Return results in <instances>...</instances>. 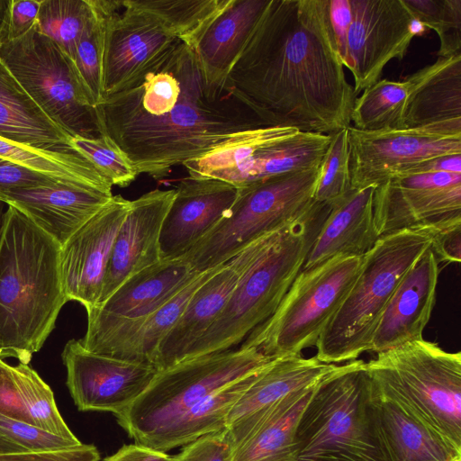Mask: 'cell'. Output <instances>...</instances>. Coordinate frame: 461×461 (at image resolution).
<instances>
[{
	"mask_svg": "<svg viewBox=\"0 0 461 461\" xmlns=\"http://www.w3.org/2000/svg\"><path fill=\"white\" fill-rule=\"evenodd\" d=\"M0 137L44 149H70L72 139L41 110L1 61Z\"/></svg>",
	"mask_w": 461,
	"mask_h": 461,
	"instance_id": "cell-31",
	"label": "cell"
},
{
	"mask_svg": "<svg viewBox=\"0 0 461 461\" xmlns=\"http://www.w3.org/2000/svg\"><path fill=\"white\" fill-rule=\"evenodd\" d=\"M175 190L160 231L161 260L187 252L228 214L239 195L238 187L214 178L188 176Z\"/></svg>",
	"mask_w": 461,
	"mask_h": 461,
	"instance_id": "cell-19",
	"label": "cell"
},
{
	"mask_svg": "<svg viewBox=\"0 0 461 461\" xmlns=\"http://www.w3.org/2000/svg\"><path fill=\"white\" fill-rule=\"evenodd\" d=\"M198 274L180 258L160 260L129 277L105 301L86 312L115 321H140L173 298Z\"/></svg>",
	"mask_w": 461,
	"mask_h": 461,
	"instance_id": "cell-25",
	"label": "cell"
},
{
	"mask_svg": "<svg viewBox=\"0 0 461 461\" xmlns=\"http://www.w3.org/2000/svg\"><path fill=\"white\" fill-rule=\"evenodd\" d=\"M228 79L269 127L330 135L351 123L357 95L325 0H269Z\"/></svg>",
	"mask_w": 461,
	"mask_h": 461,
	"instance_id": "cell-2",
	"label": "cell"
},
{
	"mask_svg": "<svg viewBox=\"0 0 461 461\" xmlns=\"http://www.w3.org/2000/svg\"><path fill=\"white\" fill-rule=\"evenodd\" d=\"M272 359L254 348L240 347L184 360L158 371L146 390L115 417L136 444L149 447L209 394Z\"/></svg>",
	"mask_w": 461,
	"mask_h": 461,
	"instance_id": "cell-8",
	"label": "cell"
},
{
	"mask_svg": "<svg viewBox=\"0 0 461 461\" xmlns=\"http://www.w3.org/2000/svg\"><path fill=\"white\" fill-rule=\"evenodd\" d=\"M330 134L292 127L252 130L210 153L186 161L189 176L214 178L238 188L280 175L319 167Z\"/></svg>",
	"mask_w": 461,
	"mask_h": 461,
	"instance_id": "cell-12",
	"label": "cell"
},
{
	"mask_svg": "<svg viewBox=\"0 0 461 461\" xmlns=\"http://www.w3.org/2000/svg\"><path fill=\"white\" fill-rule=\"evenodd\" d=\"M41 3V0H13L8 41L22 38L34 28Z\"/></svg>",
	"mask_w": 461,
	"mask_h": 461,
	"instance_id": "cell-47",
	"label": "cell"
},
{
	"mask_svg": "<svg viewBox=\"0 0 461 461\" xmlns=\"http://www.w3.org/2000/svg\"><path fill=\"white\" fill-rule=\"evenodd\" d=\"M348 128L330 134V142L319 167L314 193L318 203L333 204L351 189Z\"/></svg>",
	"mask_w": 461,
	"mask_h": 461,
	"instance_id": "cell-40",
	"label": "cell"
},
{
	"mask_svg": "<svg viewBox=\"0 0 461 461\" xmlns=\"http://www.w3.org/2000/svg\"><path fill=\"white\" fill-rule=\"evenodd\" d=\"M1 359V358H0Z\"/></svg>",
	"mask_w": 461,
	"mask_h": 461,
	"instance_id": "cell-52",
	"label": "cell"
},
{
	"mask_svg": "<svg viewBox=\"0 0 461 461\" xmlns=\"http://www.w3.org/2000/svg\"><path fill=\"white\" fill-rule=\"evenodd\" d=\"M317 383L281 399L261 426L235 449L231 461H296L297 423Z\"/></svg>",
	"mask_w": 461,
	"mask_h": 461,
	"instance_id": "cell-32",
	"label": "cell"
},
{
	"mask_svg": "<svg viewBox=\"0 0 461 461\" xmlns=\"http://www.w3.org/2000/svg\"><path fill=\"white\" fill-rule=\"evenodd\" d=\"M0 61L41 110L72 138L103 136L72 59L35 28L0 46Z\"/></svg>",
	"mask_w": 461,
	"mask_h": 461,
	"instance_id": "cell-11",
	"label": "cell"
},
{
	"mask_svg": "<svg viewBox=\"0 0 461 461\" xmlns=\"http://www.w3.org/2000/svg\"><path fill=\"white\" fill-rule=\"evenodd\" d=\"M269 0H228L191 47L212 81H225Z\"/></svg>",
	"mask_w": 461,
	"mask_h": 461,
	"instance_id": "cell-27",
	"label": "cell"
},
{
	"mask_svg": "<svg viewBox=\"0 0 461 461\" xmlns=\"http://www.w3.org/2000/svg\"><path fill=\"white\" fill-rule=\"evenodd\" d=\"M228 0H130L157 19L169 32L191 46Z\"/></svg>",
	"mask_w": 461,
	"mask_h": 461,
	"instance_id": "cell-36",
	"label": "cell"
},
{
	"mask_svg": "<svg viewBox=\"0 0 461 461\" xmlns=\"http://www.w3.org/2000/svg\"><path fill=\"white\" fill-rule=\"evenodd\" d=\"M130 204V200L113 195L60 247L66 298L78 302L86 312L99 303L113 246Z\"/></svg>",
	"mask_w": 461,
	"mask_h": 461,
	"instance_id": "cell-18",
	"label": "cell"
},
{
	"mask_svg": "<svg viewBox=\"0 0 461 461\" xmlns=\"http://www.w3.org/2000/svg\"><path fill=\"white\" fill-rule=\"evenodd\" d=\"M422 26L435 31L439 39L438 58L461 52V0H402Z\"/></svg>",
	"mask_w": 461,
	"mask_h": 461,
	"instance_id": "cell-38",
	"label": "cell"
},
{
	"mask_svg": "<svg viewBox=\"0 0 461 461\" xmlns=\"http://www.w3.org/2000/svg\"><path fill=\"white\" fill-rule=\"evenodd\" d=\"M70 146L89 160L113 185L126 187L138 176L127 157L104 135L97 139L72 138Z\"/></svg>",
	"mask_w": 461,
	"mask_h": 461,
	"instance_id": "cell-42",
	"label": "cell"
},
{
	"mask_svg": "<svg viewBox=\"0 0 461 461\" xmlns=\"http://www.w3.org/2000/svg\"><path fill=\"white\" fill-rule=\"evenodd\" d=\"M408 81L380 79L357 97L351 113V125L359 131L404 129Z\"/></svg>",
	"mask_w": 461,
	"mask_h": 461,
	"instance_id": "cell-35",
	"label": "cell"
},
{
	"mask_svg": "<svg viewBox=\"0 0 461 461\" xmlns=\"http://www.w3.org/2000/svg\"><path fill=\"white\" fill-rule=\"evenodd\" d=\"M89 2L104 25L103 99L118 92L180 41L130 0Z\"/></svg>",
	"mask_w": 461,
	"mask_h": 461,
	"instance_id": "cell-15",
	"label": "cell"
},
{
	"mask_svg": "<svg viewBox=\"0 0 461 461\" xmlns=\"http://www.w3.org/2000/svg\"><path fill=\"white\" fill-rule=\"evenodd\" d=\"M367 417L384 461H461L457 453L393 403L371 382Z\"/></svg>",
	"mask_w": 461,
	"mask_h": 461,
	"instance_id": "cell-28",
	"label": "cell"
},
{
	"mask_svg": "<svg viewBox=\"0 0 461 461\" xmlns=\"http://www.w3.org/2000/svg\"><path fill=\"white\" fill-rule=\"evenodd\" d=\"M377 234L461 220V184L447 187H405L386 181L375 187Z\"/></svg>",
	"mask_w": 461,
	"mask_h": 461,
	"instance_id": "cell-24",
	"label": "cell"
},
{
	"mask_svg": "<svg viewBox=\"0 0 461 461\" xmlns=\"http://www.w3.org/2000/svg\"><path fill=\"white\" fill-rule=\"evenodd\" d=\"M363 256H335L302 270L274 313L252 330L241 347L270 358L297 356L315 347L349 293Z\"/></svg>",
	"mask_w": 461,
	"mask_h": 461,
	"instance_id": "cell-10",
	"label": "cell"
},
{
	"mask_svg": "<svg viewBox=\"0 0 461 461\" xmlns=\"http://www.w3.org/2000/svg\"><path fill=\"white\" fill-rule=\"evenodd\" d=\"M59 182L65 181L0 158V194L12 189L38 187Z\"/></svg>",
	"mask_w": 461,
	"mask_h": 461,
	"instance_id": "cell-44",
	"label": "cell"
},
{
	"mask_svg": "<svg viewBox=\"0 0 461 461\" xmlns=\"http://www.w3.org/2000/svg\"><path fill=\"white\" fill-rule=\"evenodd\" d=\"M66 384L79 411H124L158 373L149 363L128 361L86 349L79 339L68 340L61 353Z\"/></svg>",
	"mask_w": 461,
	"mask_h": 461,
	"instance_id": "cell-16",
	"label": "cell"
},
{
	"mask_svg": "<svg viewBox=\"0 0 461 461\" xmlns=\"http://www.w3.org/2000/svg\"><path fill=\"white\" fill-rule=\"evenodd\" d=\"M330 210L329 204L315 201L284 229L276 242L241 275L216 321L183 361L230 350L274 313L302 271Z\"/></svg>",
	"mask_w": 461,
	"mask_h": 461,
	"instance_id": "cell-6",
	"label": "cell"
},
{
	"mask_svg": "<svg viewBox=\"0 0 461 461\" xmlns=\"http://www.w3.org/2000/svg\"><path fill=\"white\" fill-rule=\"evenodd\" d=\"M92 14L88 0H41L34 28L55 42L72 61Z\"/></svg>",
	"mask_w": 461,
	"mask_h": 461,
	"instance_id": "cell-37",
	"label": "cell"
},
{
	"mask_svg": "<svg viewBox=\"0 0 461 461\" xmlns=\"http://www.w3.org/2000/svg\"><path fill=\"white\" fill-rule=\"evenodd\" d=\"M443 225L403 229L377 240L363 256L349 293L315 346L319 361L349 362L371 351L374 333L394 291Z\"/></svg>",
	"mask_w": 461,
	"mask_h": 461,
	"instance_id": "cell-5",
	"label": "cell"
},
{
	"mask_svg": "<svg viewBox=\"0 0 461 461\" xmlns=\"http://www.w3.org/2000/svg\"><path fill=\"white\" fill-rule=\"evenodd\" d=\"M68 439L36 426L0 415V455L56 452L78 447Z\"/></svg>",
	"mask_w": 461,
	"mask_h": 461,
	"instance_id": "cell-41",
	"label": "cell"
},
{
	"mask_svg": "<svg viewBox=\"0 0 461 461\" xmlns=\"http://www.w3.org/2000/svg\"><path fill=\"white\" fill-rule=\"evenodd\" d=\"M285 227L250 242L199 286L157 348L152 365L158 371L183 361L192 346L216 321L241 275L276 242Z\"/></svg>",
	"mask_w": 461,
	"mask_h": 461,
	"instance_id": "cell-17",
	"label": "cell"
},
{
	"mask_svg": "<svg viewBox=\"0 0 461 461\" xmlns=\"http://www.w3.org/2000/svg\"><path fill=\"white\" fill-rule=\"evenodd\" d=\"M0 415L68 439H77L57 407L51 388L29 364L0 359Z\"/></svg>",
	"mask_w": 461,
	"mask_h": 461,
	"instance_id": "cell-30",
	"label": "cell"
},
{
	"mask_svg": "<svg viewBox=\"0 0 461 461\" xmlns=\"http://www.w3.org/2000/svg\"><path fill=\"white\" fill-rule=\"evenodd\" d=\"M347 130L351 189L377 186L422 160L461 154V118L408 129Z\"/></svg>",
	"mask_w": 461,
	"mask_h": 461,
	"instance_id": "cell-13",
	"label": "cell"
},
{
	"mask_svg": "<svg viewBox=\"0 0 461 461\" xmlns=\"http://www.w3.org/2000/svg\"><path fill=\"white\" fill-rule=\"evenodd\" d=\"M91 8L92 14L77 42L73 62L84 88L96 106L103 99L104 25L101 16L92 5Z\"/></svg>",
	"mask_w": 461,
	"mask_h": 461,
	"instance_id": "cell-39",
	"label": "cell"
},
{
	"mask_svg": "<svg viewBox=\"0 0 461 461\" xmlns=\"http://www.w3.org/2000/svg\"><path fill=\"white\" fill-rule=\"evenodd\" d=\"M100 454L94 445L81 444L69 449L31 454L0 455V461H99Z\"/></svg>",
	"mask_w": 461,
	"mask_h": 461,
	"instance_id": "cell-46",
	"label": "cell"
},
{
	"mask_svg": "<svg viewBox=\"0 0 461 461\" xmlns=\"http://www.w3.org/2000/svg\"><path fill=\"white\" fill-rule=\"evenodd\" d=\"M319 167L239 188L228 214L180 258L193 271L205 272L224 265L259 237L302 217L315 203Z\"/></svg>",
	"mask_w": 461,
	"mask_h": 461,
	"instance_id": "cell-9",
	"label": "cell"
},
{
	"mask_svg": "<svg viewBox=\"0 0 461 461\" xmlns=\"http://www.w3.org/2000/svg\"><path fill=\"white\" fill-rule=\"evenodd\" d=\"M337 365L325 364L315 356L273 358L231 408L226 429L235 449L247 440L289 393L317 383Z\"/></svg>",
	"mask_w": 461,
	"mask_h": 461,
	"instance_id": "cell-20",
	"label": "cell"
},
{
	"mask_svg": "<svg viewBox=\"0 0 461 461\" xmlns=\"http://www.w3.org/2000/svg\"><path fill=\"white\" fill-rule=\"evenodd\" d=\"M95 109L102 134L138 175L154 178L249 131L269 127L229 79L211 80L182 41Z\"/></svg>",
	"mask_w": 461,
	"mask_h": 461,
	"instance_id": "cell-1",
	"label": "cell"
},
{
	"mask_svg": "<svg viewBox=\"0 0 461 461\" xmlns=\"http://www.w3.org/2000/svg\"><path fill=\"white\" fill-rule=\"evenodd\" d=\"M175 193L156 189L131 201L113 246L98 304L129 277L161 260L160 231Z\"/></svg>",
	"mask_w": 461,
	"mask_h": 461,
	"instance_id": "cell-22",
	"label": "cell"
},
{
	"mask_svg": "<svg viewBox=\"0 0 461 461\" xmlns=\"http://www.w3.org/2000/svg\"><path fill=\"white\" fill-rule=\"evenodd\" d=\"M13 0H0V46L8 42V32Z\"/></svg>",
	"mask_w": 461,
	"mask_h": 461,
	"instance_id": "cell-50",
	"label": "cell"
},
{
	"mask_svg": "<svg viewBox=\"0 0 461 461\" xmlns=\"http://www.w3.org/2000/svg\"><path fill=\"white\" fill-rule=\"evenodd\" d=\"M430 248L440 264L459 263L461 260V220L439 227Z\"/></svg>",
	"mask_w": 461,
	"mask_h": 461,
	"instance_id": "cell-45",
	"label": "cell"
},
{
	"mask_svg": "<svg viewBox=\"0 0 461 461\" xmlns=\"http://www.w3.org/2000/svg\"><path fill=\"white\" fill-rule=\"evenodd\" d=\"M113 196L112 188L59 182L12 189L0 194V200L23 212L61 247Z\"/></svg>",
	"mask_w": 461,
	"mask_h": 461,
	"instance_id": "cell-21",
	"label": "cell"
},
{
	"mask_svg": "<svg viewBox=\"0 0 461 461\" xmlns=\"http://www.w3.org/2000/svg\"><path fill=\"white\" fill-rule=\"evenodd\" d=\"M405 78L404 129L461 118V52L438 58Z\"/></svg>",
	"mask_w": 461,
	"mask_h": 461,
	"instance_id": "cell-29",
	"label": "cell"
},
{
	"mask_svg": "<svg viewBox=\"0 0 461 461\" xmlns=\"http://www.w3.org/2000/svg\"><path fill=\"white\" fill-rule=\"evenodd\" d=\"M264 366L209 394L164 431L149 447L167 452L226 428L231 408Z\"/></svg>",
	"mask_w": 461,
	"mask_h": 461,
	"instance_id": "cell-33",
	"label": "cell"
},
{
	"mask_svg": "<svg viewBox=\"0 0 461 461\" xmlns=\"http://www.w3.org/2000/svg\"><path fill=\"white\" fill-rule=\"evenodd\" d=\"M370 391L362 359L325 375L299 418L296 461H384L368 421Z\"/></svg>",
	"mask_w": 461,
	"mask_h": 461,
	"instance_id": "cell-7",
	"label": "cell"
},
{
	"mask_svg": "<svg viewBox=\"0 0 461 461\" xmlns=\"http://www.w3.org/2000/svg\"><path fill=\"white\" fill-rule=\"evenodd\" d=\"M440 273L429 247L408 270L374 333L371 351L380 353L422 338L436 300Z\"/></svg>",
	"mask_w": 461,
	"mask_h": 461,
	"instance_id": "cell-23",
	"label": "cell"
},
{
	"mask_svg": "<svg viewBox=\"0 0 461 461\" xmlns=\"http://www.w3.org/2000/svg\"><path fill=\"white\" fill-rule=\"evenodd\" d=\"M435 172H449L455 174H461V154L436 157L420 161L418 163H415L410 167L402 169L394 176H403Z\"/></svg>",
	"mask_w": 461,
	"mask_h": 461,
	"instance_id": "cell-48",
	"label": "cell"
},
{
	"mask_svg": "<svg viewBox=\"0 0 461 461\" xmlns=\"http://www.w3.org/2000/svg\"><path fill=\"white\" fill-rule=\"evenodd\" d=\"M0 158L59 180L112 188L113 185L77 150L44 149L0 137Z\"/></svg>",
	"mask_w": 461,
	"mask_h": 461,
	"instance_id": "cell-34",
	"label": "cell"
},
{
	"mask_svg": "<svg viewBox=\"0 0 461 461\" xmlns=\"http://www.w3.org/2000/svg\"><path fill=\"white\" fill-rule=\"evenodd\" d=\"M350 22L342 64L354 78L356 95L380 80L392 59H403L418 23L402 0H349Z\"/></svg>",
	"mask_w": 461,
	"mask_h": 461,
	"instance_id": "cell-14",
	"label": "cell"
},
{
	"mask_svg": "<svg viewBox=\"0 0 461 461\" xmlns=\"http://www.w3.org/2000/svg\"><path fill=\"white\" fill-rule=\"evenodd\" d=\"M235 447L226 428L185 445L174 461H231Z\"/></svg>",
	"mask_w": 461,
	"mask_h": 461,
	"instance_id": "cell-43",
	"label": "cell"
},
{
	"mask_svg": "<svg viewBox=\"0 0 461 461\" xmlns=\"http://www.w3.org/2000/svg\"><path fill=\"white\" fill-rule=\"evenodd\" d=\"M374 391L461 454V353L423 338L366 362Z\"/></svg>",
	"mask_w": 461,
	"mask_h": 461,
	"instance_id": "cell-4",
	"label": "cell"
},
{
	"mask_svg": "<svg viewBox=\"0 0 461 461\" xmlns=\"http://www.w3.org/2000/svg\"><path fill=\"white\" fill-rule=\"evenodd\" d=\"M60 245L8 205L0 244V358L29 364L68 302Z\"/></svg>",
	"mask_w": 461,
	"mask_h": 461,
	"instance_id": "cell-3",
	"label": "cell"
},
{
	"mask_svg": "<svg viewBox=\"0 0 461 461\" xmlns=\"http://www.w3.org/2000/svg\"><path fill=\"white\" fill-rule=\"evenodd\" d=\"M5 203L0 200V244L2 241L4 228H5Z\"/></svg>",
	"mask_w": 461,
	"mask_h": 461,
	"instance_id": "cell-51",
	"label": "cell"
},
{
	"mask_svg": "<svg viewBox=\"0 0 461 461\" xmlns=\"http://www.w3.org/2000/svg\"><path fill=\"white\" fill-rule=\"evenodd\" d=\"M376 186L350 189L330 205L302 270L310 269L335 256H364L379 236L374 216Z\"/></svg>",
	"mask_w": 461,
	"mask_h": 461,
	"instance_id": "cell-26",
	"label": "cell"
},
{
	"mask_svg": "<svg viewBox=\"0 0 461 461\" xmlns=\"http://www.w3.org/2000/svg\"><path fill=\"white\" fill-rule=\"evenodd\" d=\"M103 461H174V457L166 454V452L135 443L124 445Z\"/></svg>",
	"mask_w": 461,
	"mask_h": 461,
	"instance_id": "cell-49",
	"label": "cell"
}]
</instances>
